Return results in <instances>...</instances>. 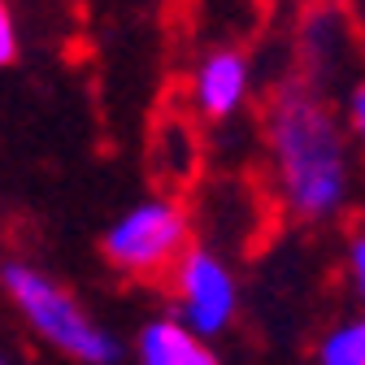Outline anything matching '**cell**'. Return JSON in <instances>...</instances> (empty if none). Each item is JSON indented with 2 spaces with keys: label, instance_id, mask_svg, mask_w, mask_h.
I'll return each mask as SVG.
<instances>
[{
  "label": "cell",
  "instance_id": "5b68a950",
  "mask_svg": "<svg viewBox=\"0 0 365 365\" xmlns=\"http://www.w3.org/2000/svg\"><path fill=\"white\" fill-rule=\"evenodd\" d=\"M252 87V61L240 48H213L192 78V96L205 118H231L244 109Z\"/></svg>",
  "mask_w": 365,
  "mask_h": 365
},
{
  "label": "cell",
  "instance_id": "7a4b0ae2",
  "mask_svg": "<svg viewBox=\"0 0 365 365\" xmlns=\"http://www.w3.org/2000/svg\"><path fill=\"white\" fill-rule=\"evenodd\" d=\"M0 283H5L9 300L18 304V313L57 352H66V356H74L83 365H113L122 356L118 339L105 327L91 322L83 313V304L57 279H48L43 269H35L26 261H5L0 265Z\"/></svg>",
  "mask_w": 365,
  "mask_h": 365
},
{
  "label": "cell",
  "instance_id": "277c9868",
  "mask_svg": "<svg viewBox=\"0 0 365 365\" xmlns=\"http://www.w3.org/2000/svg\"><path fill=\"white\" fill-rule=\"evenodd\" d=\"M174 296H178V322L196 339H213L235 322L240 287L235 274L217 252L187 248L174 265Z\"/></svg>",
  "mask_w": 365,
  "mask_h": 365
},
{
  "label": "cell",
  "instance_id": "3957f363",
  "mask_svg": "<svg viewBox=\"0 0 365 365\" xmlns=\"http://www.w3.org/2000/svg\"><path fill=\"white\" fill-rule=\"evenodd\" d=\"M187 235L192 222L178 200H144L105 231V257L122 274L153 279V274L178 265V257L187 252Z\"/></svg>",
  "mask_w": 365,
  "mask_h": 365
},
{
  "label": "cell",
  "instance_id": "9c48e42d",
  "mask_svg": "<svg viewBox=\"0 0 365 365\" xmlns=\"http://www.w3.org/2000/svg\"><path fill=\"white\" fill-rule=\"evenodd\" d=\"M348 279H352V292L365 300V235H356L348 248Z\"/></svg>",
  "mask_w": 365,
  "mask_h": 365
},
{
  "label": "cell",
  "instance_id": "6da1fadb",
  "mask_svg": "<svg viewBox=\"0 0 365 365\" xmlns=\"http://www.w3.org/2000/svg\"><path fill=\"white\" fill-rule=\"evenodd\" d=\"M269 161L292 217L327 222L348 205L352 170L339 118L309 83H287L265 113Z\"/></svg>",
  "mask_w": 365,
  "mask_h": 365
},
{
  "label": "cell",
  "instance_id": "ba28073f",
  "mask_svg": "<svg viewBox=\"0 0 365 365\" xmlns=\"http://www.w3.org/2000/svg\"><path fill=\"white\" fill-rule=\"evenodd\" d=\"M14 57H18V26H14L9 5H0V66H9Z\"/></svg>",
  "mask_w": 365,
  "mask_h": 365
},
{
  "label": "cell",
  "instance_id": "30bf717a",
  "mask_svg": "<svg viewBox=\"0 0 365 365\" xmlns=\"http://www.w3.org/2000/svg\"><path fill=\"white\" fill-rule=\"evenodd\" d=\"M348 126L356 135V144L365 148V83H356L352 96H348Z\"/></svg>",
  "mask_w": 365,
  "mask_h": 365
},
{
  "label": "cell",
  "instance_id": "52a82bcc",
  "mask_svg": "<svg viewBox=\"0 0 365 365\" xmlns=\"http://www.w3.org/2000/svg\"><path fill=\"white\" fill-rule=\"evenodd\" d=\"M317 365H365V317L335 327L317 344Z\"/></svg>",
  "mask_w": 365,
  "mask_h": 365
},
{
  "label": "cell",
  "instance_id": "8fae6325",
  "mask_svg": "<svg viewBox=\"0 0 365 365\" xmlns=\"http://www.w3.org/2000/svg\"><path fill=\"white\" fill-rule=\"evenodd\" d=\"M0 365H9V361H5V356H0Z\"/></svg>",
  "mask_w": 365,
  "mask_h": 365
},
{
  "label": "cell",
  "instance_id": "8992f818",
  "mask_svg": "<svg viewBox=\"0 0 365 365\" xmlns=\"http://www.w3.org/2000/svg\"><path fill=\"white\" fill-rule=\"evenodd\" d=\"M140 365H222V361L178 317H157L140 331Z\"/></svg>",
  "mask_w": 365,
  "mask_h": 365
}]
</instances>
